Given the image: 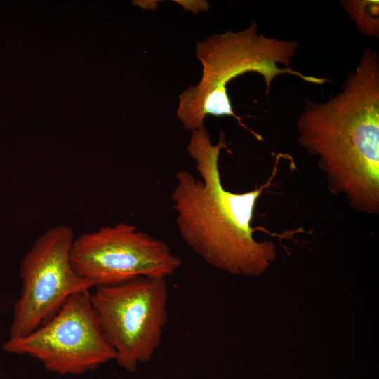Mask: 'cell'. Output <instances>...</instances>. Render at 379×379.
<instances>
[{
  "instance_id": "1",
  "label": "cell",
  "mask_w": 379,
  "mask_h": 379,
  "mask_svg": "<svg viewBox=\"0 0 379 379\" xmlns=\"http://www.w3.org/2000/svg\"><path fill=\"white\" fill-rule=\"evenodd\" d=\"M222 149H227L223 132L216 144L205 128L192 132L187 152L201 179L186 170L177 172L171 193L175 224L185 243L210 266L233 275L258 277L277 255L274 244L257 241L252 227L257 201L272 176L247 192L226 190L219 166Z\"/></svg>"
},
{
  "instance_id": "2",
  "label": "cell",
  "mask_w": 379,
  "mask_h": 379,
  "mask_svg": "<svg viewBox=\"0 0 379 379\" xmlns=\"http://www.w3.org/2000/svg\"><path fill=\"white\" fill-rule=\"evenodd\" d=\"M298 142L317 159L329 190L358 213H379V58L364 51L342 90L324 102L307 100L297 120Z\"/></svg>"
},
{
  "instance_id": "3",
  "label": "cell",
  "mask_w": 379,
  "mask_h": 379,
  "mask_svg": "<svg viewBox=\"0 0 379 379\" xmlns=\"http://www.w3.org/2000/svg\"><path fill=\"white\" fill-rule=\"evenodd\" d=\"M252 22L241 31H227L196 44V57L201 62L203 74L197 85L190 86L180 95L177 117L184 127L194 131L204 128L207 115L232 117L234 112L226 90L232 79L247 72L262 75L265 93H270L273 80L281 74H292L306 82L322 84L325 78L303 74L289 67L298 49L295 41L269 38L258 32Z\"/></svg>"
},
{
  "instance_id": "4",
  "label": "cell",
  "mask_w": 379,
  "mask_h": 379,
  "mask_svg": "<svg viewBox=\"0 0 379 379\" xmlns=\"http://www.w3.org/2000/svg\"><path fill=\"white\" fill-rule=\"evenodd\" d=\"M91 304L117 364L134 372L159 348L168 321L166 279L135 278L95 287Z\"/></svg>"
},
{
  "instance_id": "5",
  "label": "cell",
  "mask_w": 379,
  "mask_h": 379,
  "mask_svg": "<svg viewBox=\"0 0 379 379\" xmlns=\"http://www.w3.org/2000/svg\"><path fill=\"white\" fill-rule=\"evenodd\" d=\"M70 261L93 287L139 277L167 279L182 264L165 241L124 222L74 238Z\"/></svg>"
},
{
  "instance_id": "6",
  "label": "cell",
  "mask_w": 379,
  "mask_h": 379,
  "mask_svg": "<svg viewBox=\"0 0 379 379\" xmlns=\"http://www.w3.org/2000/svg\"><path fill=\"white\" fill-rule=\"evenodd\" d=\"M90 290L74 293L46 322L25 337L4 345L10 352L28 355L60 375H81L115 360L94 313Z\"/></svg>"
},
{
  "instance_id": "7",
  "label": "cell",
  "mask_w": 379,
  "mask_h": 379,
  "mask_svg": "<svg viewBox=\"0 0 379 379\" xmlns=\"http://www.w3.org/2000/svg\"><path fill=\"white\" fill-rule=\"evenodd\" d=\"M72 228L60 225L41 234L20 265L22 291L15 306L11 339L26 336L49 320L75 293L93 285L70 261Z\"/></svg>"
},
{
  "instance_id": "8",
  "label": "cell",
  "mask_w": 379,
  "mask_h": 379,
  "mask_svg": "<svg viewBox=\"0 0 379 379\" xmlns=\"http://www.w3.org/2000/svg\"><path fill=\"white\" fill-rule=\"evenodd\" d=\"M343 6L350 17L355 22L359 32L366 36H378V1H343Z\"/></svg>"
},
{
  "instance_id": "9",
  "label": "cell",
  "mask_w": 379,
  "mask_h": 379,
  "mask_svg": "<svg viewBox=\"0 0 379 379\" xmlns=\"http://www.w3.org/2000/svg\"><path fill=\"white\" fill-rule=\"evenodd\" d=\"M182 4L183 7H185V9L192 10V8L194 9V11L197 9L202 10V9H207L208 8V3L205 1H195V3H192V1H190V3H186L185 1Z\"/></svg>"
}]
</instances>
